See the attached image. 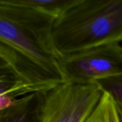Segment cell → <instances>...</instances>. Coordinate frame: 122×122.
Masks as SVG:
<instances>
[{
    "label": "cell",
    "instance_id": "obj_1",
    "mask_svg": "<svg viewBox=\"0 0 122 122\" xmlns=\"http://www.w3.org/2000/svg\"><path fill=\"white\" fill-rule=\"evenodd\" d=\"M53 39L60 56L122 41V0H79L56 19Z\"/></svg>",
    "mask_w": 122,
    "mask_h": 122
},
{
    "label": "cell",
    "instance_id": "obj_5",
    "mask_svg": "<svg viewBox=\"0 0 122 122\" xmlns=\"http://www.w3.org/2000/svg\"><path fill=\"white\" fill-rule=\"evenodd\" d=\"M0 70L9 72L14 78L29 86L35 94H45L62 80L14 49L0 43Z\"/></svg>",
    "mask_w": 122,
    "mask_h": 122
},
{
    "label": "cell",
    "instance_id": "obj_7",
    "mask_svg": "<svg viewBox=\"0 0 122 122\" xmlns=\"http://www.w3.org/2000/svg\"><path fill=\"white\" fill-rule=\"evenodd\" d=\"M8 3L29 7L56 19L64 14L79 0H6Z\"/></svg>",
    "mask_w": 122,
    "mask_h": 122
},
{
    "label": "cell",
    "instance_id": "obj_2",
    "mask_svg": "<svg viewBox=\"0 0 122 122\" xmlns=\"http://www.w3.org/2000/svg\"><path fill=\"white\" fill-rule=\"evenodd\" d=\"M56 19L36 9L0 0V43L55 75L64 82L60 55L53 39Z\"/></svg>",
    "mask_w": 122,
    "mask_h": 122
},
{
    "label": "cell",
    "instance_id": "obj_8",
    "mask_svg": "<svg viewBox=\"0 0 122 122\" xmlns=\"http://www.w3.org/2000/svg\"><path fill=\"white\" fill-rule=\"evenodd\" d=\"M85 122H122L119 112L109 95L103 93L97 106Z\"/></svg>",
    "mask_w": 122,
    "mask_h": 122
},
{
    "label": "cell",
    "instance_id": "obj_9",
    "mask_svg": "<svg viewBox=\"0 0 122 122\" xmlns=\"http://www.w3.org/2000/svg\"><path fill=\"white\" fill-rule=\"evenodd\" d=\"M95 84L111 97L119 112H122V74L99 80Z\"/></svg>",
    "mask_w": 122,
    "mask_h": 122
},
{
    "label": "cell",
    "instance_id": "obj_10",
    "mask_svg": "<svg viewBox=\"0 0 122 122\" xmlns=\"http://www.w3.org/2000/svg\"><path fill=\"white\" fill-rule=\"evenodd\" d=\"M17 99H14L9 95H0V111L4 110L13 106Z\"/></svg>",
    "mask_w": 122,
    "mask_h": 122
},
{
    "label": "cell",
    "instance_id": "obj_6",
    "mask_svg": "<svg viewBox=\"0 0 122 122\" xmlns=\"http://www.w3.org/2000/svg\"><path fill=\"white\" fill-rule=\"evenodd\" d=\"M42 102L41 94L19 98L13 106L0 111V122H39Z\"/></svg>",
    "mask_w": 122,
    "mask_h": 122
},
{
    "label": "cell",
    "instance_id": "obj_4",
    "mask_svg": "<svg viewBox=\"0 0 122 122\" xmlns=\"http://www.w3.org/2000/svg\"><path fill=\"white\" fill-rule=\"evenodd\" d=\"M64 82L94 84L97 81L122 74V46L114 43L60 56Z\"/></svg>",
    "mask_w": 122,
    "mask_h": 122
},
{
    "label": "cell",
    "instance_id": "obj_3",
    "mask_svg": "<svg viewBox=\"0 0 122 122\" xmlns=\"http://www.w3.org/2000/svg\"><path fill=\"white\" fill-rule=\"evenodd\" d=\"M102 94L95 84L61 83L43 94L39 122H85Z\"/></svg>",
    "mask_w": 122,
    "mask_h": 122
},
{
    "label": "cell",
    "instance_id": "obj_11",
    "mask_svg": "<svg viewBox=\"0 0 122 122\" xmlns=\"http://www.w3.org/2000/svg\"><path fill=\"white\" fill-rule=\"evenodd\" d=\"M119 114H120V116H121V120H122V112H119Z\"/></svg>",
    "mask_w": 122,
    "mask_h": 122
}]
</instances>
